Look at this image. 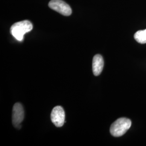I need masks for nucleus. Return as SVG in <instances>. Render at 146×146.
I'll return each instance as SVG.
<instances>
[{"mask_svg": "<svg viewBox=\"0 0 146 146\" xmlns=\"http://www.w3.org/2000/svg\"><path fill=\"white\" fill-rule=\"evenodd\" d=\"M33 28V25L28 20L17 22L14 23L11 28V34L19 41L23 40L24 35L30 32Z\"/></svg>", "mask_w": 146, "mask_h": 146, "instance_id": "1", "label": "nucleus"}, {"mask_svg": "<svg viewBox=\"0 0 146 146\" xmlns=\"http://www.w3.org/2000/svg\"><path fill=\"white\" fill-rule=\"evenodd\" d=\"M131 125V120L125 117H121L116 120L110 128V134L114 137L123 135Z\"/></svg>", "mask_w": 146, "mask_h": 146, "instance_id": "2", "label": "nucleus"}, {"mask_svg": "<svg viewBox=\"0 0 146 146\" xmlns=\"http://www.w3.org/2000/svg\"><path fill=\"white\" fill-rule=\"evenodd\" d=\"M48 5L52 9L63 15L69 16L72 14V8L62 0H51Z\"/></svg>", "mask_w": 146, "mask_h": 146, "instance_id": "3", "label": "nucleus"}, {"mask_svg": "<svg viewBox=\"0 0 146 146\" xmlns=\"http://www.w3.org/2000/svg\"><path fill=\"white\" fill-rule=\"evenodd\" d=\"M24 110L22 105L20 103H16L14 105L13 108L12 122L14 126L17 128H21V123L24 119Z\"/></svg>", "mask_w": 146, "mask_h": 146, "instance_id": "4", "label": "nucleus"}, {"mask_svg": "<svg viewBox=\"0 0 146 146\" xmlns=\"http://www.w3.org/2000/svg\"><path fill=\"white\" fill-rule=\"evenodd\" d=\"M51 120L53 124L57 127L63 126L65 121V113L62 107L56 106L52 109Z\"/></svg>", "mask_w": 146, "mask_h": 146, "instance_id": "5", "label": "nucleus"}, {"mask_svg": "<svg viewBox=\"0 0 146 146\" xmlns=\"http://www.w3.org/2000/svg\"><path fill=\"white\" fill-rule=\"evenodd\" d=\"M104 66V61L102 56L97 54L95 55L93 59V72L95 76H99L102 72Z\"/></svg>", "mask_w": 146, "mask_h": 146, "instance_id": "6", "label": "nucleus"}, {"mask_svg": "<svg viewBox=\"0 0 146 146\" xmlns=\"http://www.w3.org/2000/svg\"><path fill=\"white\" fill-rule=\"evenodd\" d=\"M134 38L139 43H146V29L136 32L134 34Z\"/></svg>", "mask_w": 146, "mask_h": 146, "instance_id": "7", "label": "nucleus"}]
</instances>
